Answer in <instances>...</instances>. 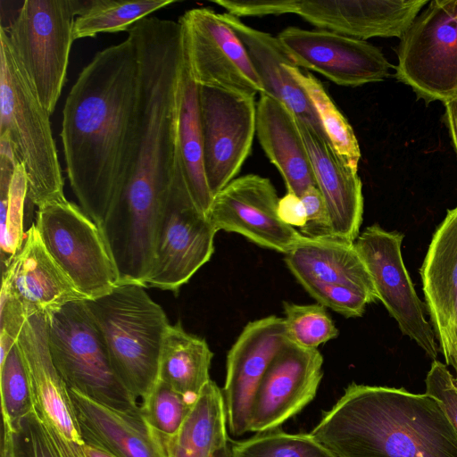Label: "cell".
<instances>
[{
	"label": "cell",
	"mask_w": 457,
	"mask_h": 457,
	"mask_svg": "<svg viewBox=\"0 0 457 457\" xmlns=\"http://www.w3.org/2000/svg\"><path fill=\"white\" fill-rule=\"evenodd\" d=\"M230 452L231 457H336L311 434H289L278 428L234 442Z\"/></svg>",
	"instance_id": "33"
},
{
	"label": "cell",
	"mask_w": 457,
	"mask_h": 457,
	"mask_svg": "<svg viewBox=\"0 0 457 457\" xmlns=\"http://www.w3.org/2000/svg\"><path fill=\"white\" fill-rule=\"evenodd\" d=\"M428 0H298L295 14L320 29L361 40L400 37Z\"/></svg>",
	"instance_id": "20"
},
{
	"label": "cell",
	"mask_w": 457,
	"mask_h": 457,
	"mask_svg": "<svg viewBox=\"0 0 457 457\" xmlns=\"http://www.w3.org/2000/svg\"><path fill=\"white\" fill-rule=\"evenodd\" d=\"M301 198L307 214V224L300 232L310 237L332 236L328 209L318 187H309Z\"/></svg>",
	"instance_id": "41"
},
{
	"label": "cell",
	"mask_w": 457,
	"mask_h": 457,
	"mask_svg": "<svg viewBox=\"0 0 457 457\" xmlns=\"http://www.w3.org/2000/svg\"><path fill=\"white\" fill-rule=\"evenodd\" d=\"M287 70L303 88L314 107L323 130L338 156L353 169L358 170L361 150L353 128L344 117L322 84L312 74L287 64Z\"/></svg>",
	"instance_id": "32"
},
{
	"label": "cell",
	"mask_w": 457,
	"mask_h": 457,
	"mask_svg": "<svg viewBox=\"0 0 457 457\" xmlns=\"http://www.w3.org/2000/svg\"><path fill=\"white\" fill-rule=\"evenodd\" d=\"M444 104L445 107V121L457 154V96Z\"/></svg>",
	"instance_id": "44"
},
{
	"label": "cell",
	"mask_w": 457,
	"mask_h": 457,
	"mask_svg": "<svg viewBox=\"0 0 457 457\" xmlns=\"http://www.w3.org/2000/svg\"><path fill=\"white\" fill-rule=\"evenodd\" d=\"M306 292L319 304L346 318L362 316L366 306L375 302L366 293L344 285L313 287L306 289Z\"/></svg>",
	"instance_id": "38"
},
{
	"label": "cell",
	"mask_w": 457,
	"mask_h": 457,
	"mask_svg": "<svg viewBox=\"0 0 457 457\" xmlns=\"http://www.w3.org/2000/svg\"><path fill=\"white\" fill-rule=\"evenodd\" d=\"M194 403L158 378L143 399L140 411L158 437H170L179 431Z\"/></svg>",
	"instance_id": "35"
},
{
	"label": "cell",
	"mask_w": 457,
	"mask_h": 457,
	"mask_svg": "<svg viewBox=\"0 0 457 457\" xmlns=\"http://www.w3.org/2000/svg\"><path fill=\"white\" fill-rule=\"evenodd\" d=\"M426 393L443 405L457 432V385L445 364L434 360L426 377Z\"/></svg>",
	"instance_id": "39"
},
{
	"label": "cell",
	"mask_w": 457,
	"mask_h": 457,
	"mask_svg": "<svg viewBox=\"0 0 457 457\" xmlns=\"http://www.w3.org/2000/svg\"><path fill=\"white\" fill-rule=\"evenodd\" d=\"M176 0H86L74 21L73 39L129 30L138 21Z\"/></svg>",
	"instance_id": "30"
},
{
	"label": "cell",
	"mask_w": 457,
	"mask_h": 457,
	"mask_svg": "<svg viewBox=\"0 0 457 457\" xmlns=\"http://www.w3.org/2000/svg\"><path fill=\"white\" fill-rule=\"evenodd\" d=\"M47 340L68 389L120 411L141 412L137 398L116 374L85 300L67 303L47 316Z\"/></svg>",
	"instance_id": "7"
},
{
	"label": "cell",
	"mask_w": 457,
	"mask_h": 457,
	"mask_svg": "<svg viewBox=\"0 0 457 457\" xmlns=\"http://www.w3.org/2000/svg\"><path fill=\"white\" fill-rule=\"evenodd\" d=\"M128 33L138 56L137 120L129 173L108 220L122 236L146 239L155 232L176 168L184 48L179 21L146 17Z\"/></svg>",
	"instance_id": "2"
},
{
	"label": "cell",
	"mask_w": 457,
	"mask_h": 457,
	"mask_svg": "<svg viewBox=\"0 0 457 457\" xmlns=\"http://www.w3.org/2000/svg\"><path fill=\"white\" fill-rule=\"evenodd\" d=\"M25 168L28 200L37 208L66 200L50 115L18 67L0 29V134Z\"/></svg>",
	"instance_id": "5"
},
{
	"label": "cell",
	"mask_w": 457,
	"mask_h": 457,
	"mask_svg": "<svg viewBox=\"0 0 457 457\" xmlns=\"http://www.w3.org/2000/svg\"><path fill=\"white\" fill-rule=\"evenodd\" d=\"M36 228L47 251L86 299L110 293L118 272L100 228L67 199L38 208Z\"/></svg>",
	"instance_id": "10"
},
{
	"label": "cell",
	"mask_w": 457,
	"mask_h": 457,
	"mask_svg": "<svg viewBox=\"0 0 457 457\" xmlns=\"http://www.w3.org/2000/svg\"><path fill=\"white\" fill-rule=\"evenodd\" d=\"M82 1L26 0L7 27L10 51L46 112L56 107L66 80L75 16Z\"/></svg>",
	"instance_id": "6"
},
{
	"label": "cell",
	"mask_w": 457,
	"mask_h": 457,
	"mask_svg": "<svg viewBox=\"0 0 457 457\" xmlns=\"http://www.w3.org/2000/svg\"><path fill=\"white\" fill-rule=\"evenodd\" d=\"M145 288L118 284L101 297L85 300L116 374L137 399H145L159 378L162 342L170 325Z\"/></svg>",
	"instance_id": "4"
},
{
	"label": "cell",
	"mask_w": 457,
	"mask_h": 457,
	"mask_svg": "<svg viewBox=\"0 0 457 457\" xmlns=\"http://www.w3.org/2000/svg\"><path fill=\"white\" fill-rule=\"evenodd\" d=\"M221 15L244 45L262 83L263 94L284 104L298 120L328 141L307 94L287 70L286 66L293 62L278 37L253 29L229 13Z\"/></svg>",
	"instance_id": "24"
},
{
	"label": "cell",
	"mask_w": 457,
	"mask_h": 457,
	"mask_svg": "<svg viewBox=\"0 0 457 457\" xmlns=\"http://www.w3.org/2000/svg\"><path fill=\"white\" fill-rule=\"evenodd\" d=\"M420 277L426 306L446 364L457 367V206L436 229Z\"/></svg>",
	"instance_id": "19"
},
{
	"label": "cell",
	"mask_w": 457,
	"mask_h": 457,
	"mask_svg": "<svg viewBox=\"0 0 457 457\" xmlns=\"http://www.w3.org/2000/svg\"><path fill=\"white\" fill-rule=\"evenodd\" d=\"M323 357L318 348L288 341L276 354L256 390L249 431L278 428L315 396L322 378Z\"/></svg>",
	"instance_id": "16"
},
{
	"label": "cell",
	"mask_w": 457,
	"mask_h": 457,
	"mask_svg": "<svg viewBox=\"0 0 457 457\" xmlns=\"http://www.w3.org/2000/svg\"><path fill=\"white\" fill-rule=\"evenodd\" d=\"M336 457H457V432L432 395L352 383L310 433Z\"/></svg>",
	"instance_id": "3"
},
{
	"label": "cell",
	"mask_w": 457,
	"mask_h": 457,
	"mask_svg": "<svg viewBox=\"0 0 457 457\" xmlns=\"http://www.w3.org/2000/svg\"><path fill=\"white\" fill-rule=\"evenodd\" d=\"M17 343L29 372L36 413L65 438L83 444L69 389L50 354L47 316H29Z\"/></svg>",
	"instance_id": "21"
},
{
	"label": "cell",
	"mask_w": 457,
	"mask_h": 457,
	"mask_svg": "<svg viewBox=\"0 0 457 457\" xmlns=\"http://www.w3.org/2000/svg\"><path fill=\"white\" fill-rule=\"evenodd\" d=\"M288 341L284 319L270 315L247 323L229 349L222 394L233 436L249 431L252 403L259 384Z\"/></svg>",
	"instance_id": "17"
},
{
	"label": "cell",
	"mask_w": 457,
	"mask_h": 457,
	"mask_svg": "<svg viewBox=\"0 0 457 457\" xmlns=\"http://www.w3.org/2000/svg\"><path fill=\"white\" fill-rule=\"evenodd\" d=\"M84 451L87 457H115L104 449L91 444L84 443Z\"/></svg>",
	"instance_id": "45"
},
{
	"label": "cell",
	"mask_w": 457,
	"mask_h": 457,
	"mask_svg": "<svg viewBox=\"0 0 457 457\" xmlns=\"http://www.w3.org/2000/svg\"><path fill=\"white\" fill-rule=\"evenodd\" d=\"M84 443L115 457H165L153 429L138 414L120 411L69 389Z\"/></svg>",
	"instance_id": "25"
},
{
	"label": "cell",
	"mask_w": 457,
	"mask_h": 457,
	"mask_svg": "<svg viewBox=\"0 0 457 457\" xmlns=\"http://www.w3.org/2000/svg\"><path fill=\"white\" fill-rule=\"evenodd\" d=\"M256 135L287 192L301 196L309 187L316 186L295 116L284 104L266 94L260 95L256 104Z\"/></svg>",
	"instance_id": "26"
},
{
	"label": "cell",
	"mask_w": 457,
	"mask_h": 457,
	"mask_svg": "<svg viewBox=\"0 0 457 457\" xmlns=\"http://www.w3.org/2000/svg\"><path fill=\"white\" fill-rule=\"evenodd\" d=\"M138 87L137 51L129 34L93 56L63 105L61 139L70 186L99 228L129 173Z\"/></svg>",
	"instance_id": "1"
},
{
	"label": "cell",
	"mask_w": 457,
	"mask_h": 457,
	"mask_svg": "<svg viewBox=\"0 0 457 457\" xmlns=\"http://www.w3.org/2000/svg\"><path fill=\"white\" fill-rule=\"evenodd\" d=\"M213 353L207 342L187 332L179 320L166 330L160 357L159 379L192 402L211 380Z\"/></svg>",
	"instance_id": "29"
},
{
	"label": "cell",
	"mask_w": 457,
	"mask_h": 457,
	"mask_svg": "<svg viewBox=\"0 0 457 457\" xmlns=\"http://www.w3.org/2000/svg\"><path fill=\"white\" fill-rule=\"evenodd\" d=\"M455 370H456V374H457V367L455 368ZM455 381H456V385H457V377L455 378Z\"/></svg>",
	"instance_id": "47"
},
{
	"label": "cell",
	"mask_w": 457,
	"mask_h": 457,
	"mask_svg": "<svg viewBox=\"0 0 457 457\" xmlns=\"http://www.w3.org/2000/svg\"><path fill=\"white\" fill-rule=\"evenodd\" d=\"M1 292L15 300L29 318L46 316L67 303L86 300L47 251L33 223L21 249L3 270Z\"/></svg>",
	"instance_id": "18"
},
{
	"label": "cell",
	"mask_w": 457,
	"mask_h": 457,
	"mask_svg": "<svg viewBox=\"0 0 457 457\" xmlns=\"http://www.w3.org/2000/svg\"><path fill=\"white\" fill-rule=\"evenodd\" d=\"M403 234L374 224L354 241L375 287L378 299L396 320L399 328L433 361L438 354L433 327L427 320L402 256Z\"/></svg>",
	"instance_id": "12"
},
{
	"label": "cell",
	"mask_w": 457,
	"mask_h": 457,
	"mask_svg": "<svg viewBox=\"0 0 457 457\" xmlns=\"http://www.w3.org/2000/svg\"><path fill=\"white\" fill-rule=\"evenodd\" d=\"M296 123L308 151L316 187L328 209L332 236L354 242L363 214L358 170L345 163L327 139L297 119Z\"/></svg>",
	"instance_id": "22"
},
{
	"label": "cell",
	"mask_w": 457,
	"mask_h": 457,
	"mask_svg": "<svg viewBox=\"0 0 457 457\" xmlns=\"http://www.w3.org/2000/svg\"><path fill=\"white\" fill-rule=\"evenodd\" d=\"M0 388L3 423L12 429L35 411L29 372L17 341L0 362Z\"/></svg>",
	"instance_id": "34"
},
{
	"label": "cell",
	"mask_w": 457,
	"mask_h": 457,
	"mask_svg": "<svg viewBox=\"0 0 457 457\" xmlns=\"http://www.w3.org/2000/svg\"><path fill=\"white\" fill-rule=\"evenodd\" d=\"M214 4L237 18L295 13L298 0H216Z\"/></svg>",
	"instance_id": "40"
},
{
	"label": "cell",
	"mask_w": 457,
	"mask_h": 457,
	"mask_svg": "<svg viewBox=\"0 0 457 457\" xmlns=\"http://www.w3.org/2000/svg\"><path fill=\"white\" fill-rule=\"evenodd\" d=\"M216 233L207 215L194 202L176 161L145 287L177 294L212 258Z\"/></svg>",
	"instance_id": "9"
},
{
	"label": "cell",
	"mask_w": 457,
	"mask_h": 457,
	"mask_svg": "<svg viewBox=\"0 0 457 457\" xmlns=\"http://www.w3.org/2000/svg\"><path fill=\"white\" fill-rule=\"evenodd\" d=\"M255 97L199 86L204 169L214 196L240 171L256 132Z\"/></svg>",
	"instance_id": "13"
},
{
	"label": "cell",
	"mask_w": 457,
	"mask_h": 457,
	"mask_svg": "<svg viewBox=\"0 0 457 457\" xmlns=\"http://www.w3.org/2000/svg\"><path fill=\"white\" fill-rule=\"evenodd\" d=\"M278 218L292 228H303L307 224V214L301 196L292 193L279 198L277 208Z\"/></svg>",
	"instance_id": "42"
},
{
	"label": "cell",
	"mask_w": 457,
	"mask_h": 457,
	"mask_svg": "<svg viewBox=\"0 0 457 457\" xmlns=\"http://www.w3.org/2000/svg\"><path fill=\"white\" fill-rule=\"evenodd\" d=\"M11 430L12 457H59L36 411L21 419Z\"/></svg>",
	"instance_id": "37"
},
{
	"label": "cell",
	"mask_w": 457,
	"mask_h": 457,
	"mask_svg": "<svg viewBox=\"0 0 457 457\" xmlns=\"http://www.w3.org/2000/svg\"><path fill=\"white\" fill-rule=\"evenodd\" d=\"M278 200L269 179L246 174L213 196L207 217L217 232L237 233L261 247L286 254L303 235L278 218Z\"/></svg>",
	"instance_id": "14"
},
{
	"label": "cell",
	"mask_w": 457,
	"mask_h": 457,
	"mask_svg": "<svg viewBox=\"0 0 457 457\" xmlns=\"http://www.w3.org/2000/svg\"><path fill=\"white\" fill-rule=\"evenodd\" d=\"M179 22L185 55L199 86L252 97L264 93L244 45L221 13L206 7L193 8Z\"/></svg>",
	"instance_id": "11"
},
{
	"label": "cell",
	"mask_w": 457,
	"mask_h": 457,
	"mask_svg": "<svg viewBox=\"0 0 457 457\" xmlns=\"http://www.w3.org/2000/svg\"><path fill=\"white\" fill-rule=\"evenodd\" d=\"M42 422L59 457H87L84 451V443L71 441L50 424Z\"/></svg>",
	"instance_id": "43"
},
{
	"label": "cell",
	"mask_w": 457,
	"mask_h": 457,
	"mask_svg": "<svg viewBox=\"0 0 457 457\" xmlns=\"http://www.w3.org/2000/svg\"><path fill=\"white\" fill-rule=\"evenodd\" d=\"M177 162L194 202L207 215L213 196L204 169L199 85L191 74L185 52L178 95Z\"/></svg>",
	"instance_id": "27"
},
{
	"label": "cell",
	"mask_w": 457,
	"mask_h": 457,
	"mask_svg": "<svg viewBox=\"0 0 457 457\" xmlns=\"http://www.w3.org/2000/svg\"><path fill=\"white\" fill-rule=\"evenodd\" d=\"M28 199L25 168L0 162V247L3 270L21 249L25 236L23 213Z\"/></svg>",
	"instance_id": "31"
},
{
	"label": "cell",
	"mask_w": 457,
	"mask_h": 457,
	"mask_svg": "<svg viewBox=\"0 0 457 457\" xmlns=\"http://www.w3.org/2000/svg\"><path fill=\"white\" fill-rule=\"evenodd\" d=\"M285 262L305 290L313 287L344 285L378 300L372 278L354 242L334 236H303L285 254Z\"/></svg>",
	"instance_id": "23"
},
{
	"label": "cell",
	"mask_w": 457,
	"mask_h": 457,
	"mask_svg": "<svg viewBox=\"0 0 457 457\" xmlns=\"http://www.w3.org/2000/svg\"><path fill=\"white\" fill-rule=\"evenodd\" d=\"M227 414L222 390L210 380L179 431L158 437L165 457H212L228 445Z\"/></svg>",
	"instance_id": "28"
},
{
	"label": "cell",
	"mask_w": 457,
	"mask_h": 457,
	"mask_svg": "<svg viewBox=\"0 0 457 457\" xmlns=\"http://www.w3.org/2000/svg\"><path fill=\"white\" fill-rule=\"evenodd\" d=\"M397 47V80L427 104L457 96V0H433Z\"/></svg>",
	"instance_id": "8"
},
{
	"label": "cell",
	"mask_w": 457,
	"mask_h": 457,
	"mask_svg": "<svg viewBox=\"0 0 457 457\" xmlns=\"http://www.w3.org/2000/svg\"><path fill=\"white\" fill-rule=\"evenodd\" d=\"M283 309L287 334L295 344L307 348H318L339 334L326 308L319 303L284 302Z\"/></svg>",
	"instance_id": "36"
},
{
	"label": "cell",
	"mask_w": 457,
	"mask_h": 457,
	"mask_svg": "<svg viewBox=\"0 0 457 457\" xmlns=\"http://www.w3.org/2000/svg\"><path fill=\"white\" fill-rule=\"evenodd\" d=\"M212 457H231L230 445H226L218 450Z\"/></svg>",
	"instance_id": "46"
},
{
	"label": "cell",
	"mask_w": 457,
	"mask_h": 457,
	"mask_svg": "<svg viewBox=\"0 0 457 457\" xmlns=\"http://www.w3.org/2000/svg\"><path fill=\"white\" fill-rule=\"evenodd\" d=\"M277 37L295 66L317 71L339 86L381 81L392 68L378 47L336 32L288 27Z\"/></svg>",
	"instance_id": "15"
}]
</instances>
